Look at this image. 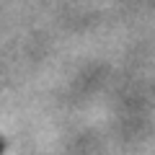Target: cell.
Returning <instances> with one entry per match:
<instances>
[{
  "mask_svg": "<svg viewBox=\"0 0 155 155\" xmlns=\"http://www.w3.org/2000/svg\"><path fill=\"white\" fill-rule=\"evenodd\" d=\"M5 147H8V142H5V140H3V137H0V155L5 153Z\"/></svg>",
  "mask_w": 155,
  "mask_h": 155,
  "instance_id": "1",
  "label": "cell"
}]
</instances>
